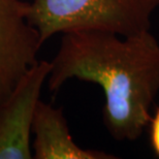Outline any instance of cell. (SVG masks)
Segmentation results:
<instances>
[{
	"label": "cell",
	"mask_w": 159,
	"mask_h": 159,
	"mask_svg": "<svg viewBox=\"0 0 159 159\" xmlns=\"http://www.w3.org/2000/svg\"><path fill=\"white\" fill-rule=\"evenodd\" d=\"M159 0H33L29 22L41 43L58 33L98 29L127 36L150 30Z\"/></svg>",
	"instance_id": "cell-2"
},
{
	"label": "cell",
	"mask_w": 159,
	"mask_h": 159,
	"mask_svg": "<svg viewBox=\"0 0 159 159\" xmlns=\"http://www.w3.org/2000/svg\"><path fill=\"white\" fill-rule=\"evenodd\" d=\"M51 68V61L34 63L0 106V159L33 158L34 115Z\"/></svg>",
	"instance_id": "cell-3"
},
{
	"label": "cell",
	"mask_w": 159,
	"mask_h": 159,
	"mask_svg": "<svg viewBox=\"0 0 159 159\" xmlns=\"http://www.w3.org/2000/svg\"><path fill=\"white\" fill-rule=\"evenodd\" d=\"M150 128V144L156 156L159 157V107H156L148 124Z\"/></svg>",
	"instance_id": "cell-6"
},
{
	"label": "cell",
	"mask_w": 159,
	"mask_h": 159,
	"mask_svg": "<svg viewBox=\"0 0 159 159\" xmlns=\"http://www.w3.org/2000/svg\"><path fill=\"white\" fill-rule=\"evenodd\" d=\"M34 159H116L114 154L84 149L74 141L62 109L39 100L33 120Z\"/></svg>",
	"instance_id": "cell-5"
},
{
	"label": "cell",
	"mask_w": 159,
	"mask_h": 159,
	"mask_svg": "<svg viewBox=\"0 0 159 159\" xmlns=\"http://www.w3.org/2000/svg\"><path fill=\"white\" fill-rule=\"evenodd\" d=\"M51 64L46 84L53 93L72 79L102 89L103 122L116 141H135L145 131L159 91V41L150 30L127 36L69 31Z\"/></svg>",
	"instance_id": "cell-1"
},
{
	"label": "cell",
	"mask_w": 159,
	"mask_h": 159,
	"mask_svg": "<svg viewBox=\"0 0 159 159\" xmlns=\"http://www.w3.org/2000/svg\"><path fill=\"white\" fill-rule=\"evenodd\" d=\"M28 15V2L0 0V106L25 71L39 61L43 43Z\"/></svg>",
	"instance_id": "cell-4"
}]
</instances>
